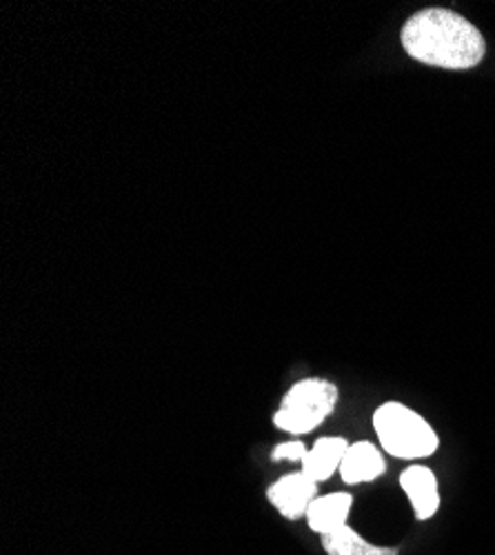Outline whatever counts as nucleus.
<instances>
[{"label":"nucleus","instance_id":"1","mask_svg":"<svg viewBox=\"0 0 495 555\" xmlns=\"http://www.w3.org/2000/svg\"><path fill=\"white\" fill-rule=\"evenodd\" d=\"M400 40L414 61L440 69H471L486 54L482 31L458 12L444 8L414 14L402 25Z\"/></svg>","mask_w":495,"mask_h":555},{"label":"nucleus","instance_id":"2","mask_svg":"<svg viewBox=\"0 0 495 555\" xmlns=\"http://www.w3.org/2000/svg\"><path fill=\"white\" fill-rule=\"evenodd\" d=\"M374 431L382 451L400 460H422L438 451L440 438L418 411L402 402H385L374 413Z\"/></svg>","mask_w":495,"mask_h":555},{"label":"nucleus","instance_id":"3","mask_svg":"<svg viewBox=\"0 0 495 555\" xmlns=\"http://www.w3.org/2000/svg\"><path fill=\"white\" fill-rule=\"evenodd\" d=\"M338 406V387L323 378L296 383L283 398L274 425L287 434H309L318 429Z\"/></svg>","mask_w":495,"mask_h":555},{"label":"nucleus","instance_id":"4","mask_svg":"<svg viewBox=\"0 0 495 555\" xmlns=\"http://www.w3.org/2000/svg\"><path fill=\"white\" fill-rule=\"evenodd\" d=\"M266 498L283 518L300 520L307 518L309 506L318 498V482H313L302 472H294L269 487Z\"/></svg>","mask_w":495,"mask_h":555},{"label":"nucleus","instance_id":"5","mask_svg":"<svg viewBox=\"0 0 495 555\" xmlns=\"http://www.w3.org/2000/svg\"><path fill=\"white\" fill-rule=\"evenodd\" d=\"M400 487L407 493L418 522L431 520L440 508V487L435 474L425 465H412L400 474Z\"/></svg>","mask_w":495,"mask_h":555},{"label":"nucleus","instance_id":"6","mask_svg":"<svg viewBox=\"0 0 495 555\" xmlns=\"http://www.w3.org/2000/svg\"><path fill=\"white\" fill-rule=\"evenodd\" d=\"M387 472V462L382 451L367 440H360L349 444L347 455L340 467V478L344 485L355 487L378 480Z\"/></svg>","mask_w":495,"mask_h":555},{"label":"nucleus","instance_id":"7","mask_svg":"<svg viewBox=\"0 0 495 555\" xmlns=\"http://www.w3.org/2000/svg\"><path fill=\"white\" fill-rule=\"evenodd\" d=\"M347 449H349V442L340 436L321 438L302 457L300 472L304 476H309L313 482L321 485V482L329 480L334 474H340Z\"/></svg>","mask_w":495,"mask_h":555},{"label":"nucleus","instance_id":"8","mask_svg":"<svg viewBox=\"0 0 495 555\" xmlns=\"http://www.w3.org/2000/svg\"><path fill=\"white\" fill-rule=\"evenodd\" d=\"M351 506H353V495L347 491L318 495L309 506L307 525L313 533H318L321 538L329 535V533L347 527Z\"/></svg>","mask_w":495,"mask_h":555},{"label":"nucleus","instance_id":"9","mask_svg":"<svg viewBox=\"0 0 495 555\" xmlns=\"http://www.w3.org/2000/svg\"><path fill=\"white\" fill-rule=\"evenodd\" d=\"M321 544L327 555H400L398 546L372 544L349 525L329 535H323Z\"/></svg>","mask_w":495,"mask_h":555},{"label":"nucleus","instance_id":"10","mask_svg":"<svg viewBox=\"0 0 495 555\" xmlns=\"http://www.w3.org/2000/svg\"><path fill=\"white\" fill-rule=\"evenodd\" d=\"M307 455V447L300 440H289L283 444H276L272 451V460L274 462H302V457Z\"/></svg>","mask_w":495,"mask_h":555}]
</instances>
